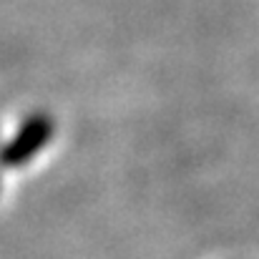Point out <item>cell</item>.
Returning <instances> with one entry per match:
<instances>
[{"label": "cell", "instance_id": "obj_1", "mask_svg": "<svg viewBox=\"0 0 259 259\" xmlns=\"http://www.w3.org/2000/svg\"><path fill=\"white\" fill-rule=\"evenodd\" d=\"M53 134V123L46 116H35L30 121H25V126L18 131V136L5 146L3 151V164L8 166H20L28 159H33L51 139Z\"/></svg>", "mask_w": 259, "mask_h": 259}]
</instances>
